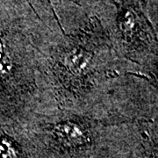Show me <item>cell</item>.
Here are the masks:
<instances>
[{
	"instance_id": "1",
	"label": "cell",
	"mask_w": 158,
	"mask_h": 158,
	"mask_svg": "<svg viewBox=\"0 0 158 158\" xmlns=\"http://www.w3.org/2000/svg\"><path fill=\"white\" fill-rule=\"evenodd\" d=\"M13 150V147L11 145L10 141L0 137V157H10L11 155H13V153L11 152Z\"/></svg>"
},
{
	"instance_id": "2",
	"label": "cell",
	"mask_w": 158,
	"mask_h": 158,
	"mask_svg": "<svg viewBox=\"0 0 158 158\" xmlns=\"http://www.w3.org/2000/svg\"><path fill=\"white\" fill-rule=\"evenodd\" d=\"M6 70H7V62H6V58L5 57L3 44L0 40V73H5V71Z\"/></svg>"
}]
</instances>
